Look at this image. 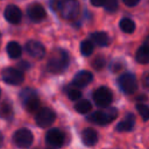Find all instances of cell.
<instances>
[{
    "label": "cell",
    "instance_id": "cell-1",
    "mask_svg": "<svg viewBox=\"0 0 149 149\" xmlns=\"http://www.w3.org/2000/svg\"><path fill=\"white\" fill-rule=\"evenodd\" d=\"M69 63H70V58L68 52L63 49H58L50 56L47 63V69L51 73H62L66 70Z\"/></svg>",
    "mask_w": 149,
    "mask_h": 149
},
{
    "label": "cell",
    "instance_id": "cell-2",
    "mask_svg": "<svg viewBox=\"0 0 149 149\" xmlns=\"http://www.w3.org/2000/svg\"><path fill=\"white\" fill-rule=\"evenodd\" d=\"M118 116V109L114 108V107H104V109L101 111H97L94 113H92L90 116H88V120L93 123H97V125H107V123H111L113 120H115Z\"/></svg>",
    "mask_w": 149,
    "mask_h": 149
},
{
    "label": "cell",
    "instance_id": "cell-3",
    "mask_svg": "<svg viewBox=\"0 0 149 149\" xmlns=\"http://www.w3.org/2000/svg\"><path fill=\"white\" fill-rule=\"evenodd\" d=\"M58 12L65 20H74L79 16L80 5L78 0H61Z\"/></svg>",
    "mask_w": 149,
    "mask_h": 149
},
{
    "label": "cell",
    "instance_id": "cell-4",
    "mask_svg": "<svg viewBox=\"0 0 149 149\" xmlns=\"http://www.w3.org/2000/svg\"><path fill=\"white\" fill-rule=\"evenodd\" d=\"M33 133L27 128H20L13 134V142L19 148H28L33 144Z\"/></svg>",
    "mask_w": 149,
    "mask_h": 149
},
{
    "label": "cell",
    "instance_id": "cell-5",
    "mask_svg": "<svg viewBox=\"0 0 149 149\" xmlns=\"http://www.w3.org/2000/svg\"><path fill=\"white\" fill-rule=\"evenodd\" d=\"M118 84L121 88V91L126 94H133L136 88H137V80L136 77L133 73H123L122 76L119 77L118 79Z\"/></svg>",
    "mask_w": 149,
    "mask_h": 149
},
{
    "label": "cell",
    "instance_id": "cell-6",
    "mask_svg": "<svg viewBox=\"0 0 149 149\" xmlns=\"http://www.w3.org/2000/svg\"><path fill=\"white\" fill-rule=\"evenodd\" d=\"M93 100L98 107H107L113 101V93L108 87L101 86L94 91Z\"/></svg>",
    "mask_w": 149,
    "mask_h": 149
},
{
    "label": "cell",
    "instance_id": "cell-7",
    "mask_svg": "<svg viewBox=\"0 0 149 149\" xmlns=\"http://www.w3.org/2000/svg\"><path fill=\"white\" fill-rule=\"evenodd\" d=\"M56 119V114L55 112L49 108V107H42L37 111V114L35 116V121L37 123L38 127H48V126H51L54 123Z\"/></svg>",
    "mask_w": 149,
    "mask_h": 149
},
{
    "label": "cell",
    "instance_id": "cell-8",
    "mask_svg": "<svg viewBox=\"0 0 149 149\" xmlns=\"http://www.w3.org/2000/svg\"><path fill=\"white\" fill-rule=\"evenodd\" d=\"M2 80L9 85H20L24 80L23 72L15 68H7L2 71Z\"/></svg>",
    "mask_w": 149,
    "mask_h": 149
},
{
    "label": "cell",
    "instance_id": "cell-9",
    "mask_svg": "<svg viewBox=\"0 0 149 149\" xmlns=\"http://www.w3.org/2000/svg\"><path fill=\"white\" fill-rule=\"evenodd\" d=\"M45 141L48 144H50L51 147L55 148H61L64 144L65 141V136L63 134V132H61L57 128H51L47 135H45Z\"/></svg>",
    "mask_w": 149,
    "mask_h": 149
},
{
    "label": "cell",
    "instance_id": "cell-10",
    "mask_svg": "<svg viewBox=\"0 0 149 149\" xmlns=\"http://www.w3.org/2000/svg\"><path fill=\"white\" fill-rule=\"evenodd\" d=\"M26 51L30 57L36 58V59H41L45 55V48L38 41H29V42H27Z\"/></svg>",
    "mask_w": 149,
    "mask_h": 149
},
{
    "label": "cell",
    "instance_id": "cell-11",
    "mask_svg": "<svg viewBox=\"0 0 149 149\" xmlns=\"http://www.w3.org/2000/svg\"><path fill=\"white\" fill-rule=\"evenodd\" d=\"M27 14H28V17L33 22H41L45 17V9L43 8L42 5L35 2V3H31L28 6Z\"/></svg>",
    "mask_w": 149,
    "mask_h": 149
},
{
    "label": "cell",
    "instance_id": "cell-12",
    "mask_svg": "<svg viewBox=\"0 0 149 149\" xmlns=\"http://www.w3.org/2000/svg\"><path fill=\"white\" fill-rule=\"evenodd\" d=\"M3 15H5V19L9 22V23H13V24H17L20 23L21 19H22V12L21 9L15 6V5H8L3 12Z\"/></svg>",
    "mask_w": 149,
    "mask_h": 149
},
{
    "label": "cell",
    "instance_id": "cell-13",
    "mask_svg": "<svg viewBox=\"0 0 149 149\" xmlns=\"http://www.w3.org/2000/svg\"><path fill=\"white\" fill-rule=\"evenodd\" d=\"M93 79V74L87 71V70H83V71H79L74 77H73V80H72V85L78 87V88H81L86 85H88Z\"/></svg>",
    "mask_w": 149,
    "mask_h": 149
},
{
    "label": "cell",
    "instance_id": "cell-14",
    "mask_svg": "<svg viewBox=\"0 0 149 149\" xmlns=\"http://www.w3.org/2000/svg\"><path fill=\"white\" fill-rule=\"evenodd\" d=\"M81 141L85 146H94L98 142V133L93 128H85L81 132Z\"/></svg>",
    "mask_w": 149,
    "mask_h": 149
},
{
    "label": "cell",
    "instance_id": "cell-15",
    "mask_svg": "<svg viewBox=\"0 0 149 149\" xmlns=\"http://www.w3.org/2000/svg\"><path fill=\"white\" fill-rule=\"evenodd\" d=\"M135 126V116L132 113H128L122 121L116 125L118 132H130Z\"/></svg>",
    "mask_w": 149,
    "mask_h": 149
},
{
    "label": "cell",
    "instance_id": "cell-16",
    "mask_svg": "<svg viewBox=\"0 0 149 149\" xmlns=\"http://www.w3.org/2000/svg\"><path fill=\"white\" fill-rule=\"evenodd\" d=\"M91 40L93 43H95L99 47H106L109 42V38H108V35L104 31H94L91 34Z\"/></svg>",
    "mask_w": 149,
    "mask_h": 149
},
{
    "label": "cell",
    "instance_id": "cell-17",
    "mask_svg": "<svg viewBox=\"0 0 149 149\" xmlns=\"http://www.w3.org/2000/svg\"><path fill=\"white\" fill-rule=\"evenodd\" d=\"M6 49H7L8 56L10 58H13V59H16V58H19L22 55V47L17 42H14V41L9 42L7 44V48Z\"/></svg>",
    "mask_w": 149,
    "mask_h": 149
},
{
    "label": "cell",
    "instance_id": "cell-18",
    "mask_svg": "<svg viewBox=\"0 0 149 149\" xmlns=\"http://www.w3.org/2000/svg\"><path fill=\"white\" fill-rule=\"evenodd\" d=\"M135 58L141 64H148L149 63V48L144 44L140 47L135 54Z\"/></svg>",
    "mask_w": 149,
    "mask_h": 149
},
{
    "label": "cell",
    "instance_id": "cell-19",
    "mask_svg": "<svg viewBox=\"0 0 149 149\" xmlns=\"http://www.w3.org/2000/svg\"><path fill=\"white\" fill-rule=\"evenodd\" d=\"M23 105L26 106V108H27V111H28L29 113H35V112H37V111L40 109V107H41V101H40V99H38L37 95H34V97L29 98Z\"/></svg>",
    "mask_w": 149,
    "mask_h": 149
},
{
    "label": "cell",
    "instance_id": "cell-20",
    "mask_svg": "<svg viewBox=\"0 0 149 149\" xmlns=\"http://www.w3.org/2000/svg\"><path fill=\"white\" fill-rule=\"evenodd\" d=\"M14 114V111H13V106L9 101H3L1 105H0V116L3 118V119H12Z\"/></svg>",
    "mask_w": 149,
    "mask_h": 149
},
{
    "label": "cell",
    "instance_id": "cell-21",
    "mask_svg": "<svg viewBox=\"0 0 149 149\" xmlns=\"http://www.w3.org/2000/svg\"><path fill=\"white\" fill-rule=\"evenodd\" d=\"M120 29L123 33L132 34L135 30V22L129 17H125V19H122L120 21Z\"/></svg>",
    "mask_w": 149,
    "mask_h": 149
},
{
    "label": "cell",
    "instance_id": "cell-22",
    "mask_svg": "<svg viewBox=\"0 0 149 149\" xmlns=\"http://www.w3.org/2000/svg\"><path fill=\"white\" fill-rule=\"evenodd\" d=\"M93 49H94L93 42L90 41V40H84L80 43V52L84 56H90L93 52Z\"/></svg>",
    "mask_w": 149,
    "mask_h": 149
},
{
    "label": "cell",
    "instance_id": "cell-23",
    "mask_svg": "<svg viewBox=\"0 0 149 149\" xmlns=\"http://www.w3.org/2000/svg\"><path fill=\"white\" fill-rule=\"evenodd\" d=\"M74 107H76V111L77 112H79L81 114H86L91 109V104L86 99H79Z\"/></svg>",
    "mask_w": 149,
    "mask_h": 149
},
{
    "label": "cell",
    "instance_id": "cell-24",
    "mask_svg": "<svg viewBox=\"0 0 149 149\" xmlns=\"http://www.w3.org/2000/svg\"><path fill=\"white\" fill-rule=\"evenodd\" d=\"M65 92L68 94V97L71 99V100H79L81 98V92L78 87L76 86H70V87H66L65 88Z\"/></svg>",
    "mask_w": 149,
    "mask_h": 149
},
{
    "label": "cell",
    "instance_id": "cell-25",
    "mask_svg": "<svg viewBox=\"0 0 149 149\" xmlns=\"http://www.w3.org/2000/svg\"><path fill=\"white\" fill-rule=\"evenodd\" d=\"M34 95H37V93H36V91H35V90H33V88H30V87L24 88V90L20 93L21 102H22V104H24L29 98H31V97H34Z\"/></svg>",
    "mask_w": 149,
    "mask_h": 149
},
{
    "label": "cell",
    "instance_id": "cell-26",
    "mask_svg": "<svg viewBox=\"0 0 149 149\" xmlns=\"http://www.w3.org/2000/svg\"><path fill=\"white\" fill-rule=\"evenodd\" d=\"M136 108H137V112L140 113V115L142 116L143 120H149V105L137 104Z\"/></svg>",
    "mask_w": 149,
    "mask_h": 149
},
{
    "label": "cell",
    "instance_id": "cell-27",
    "mask_svg": "<svg viewBox=\"0 0 149 149\" xmlns=\"http://www.w3.org/2000/svg\"><path fill=\"white\" fill-rule=\"evenodd\" d=\"M106 65V59L102 57V56H97L93 61H92V66L95 69V70H101L104 69Z\"/></svg>",
    "mask_w": 149,
    "mask_h": 149
},
{
    "label": "cell",
    "instance_id": "cell-28",
    "mask_svg": "<svg viewBox=\"0 0 149 149\" xmlns=\"http://www.w3.org/2000/svg\"><path fill=\"white\" fill-rule=\"evenodd\" d=\"M105 9L109 13H113L118 9V0H106L104 5Z\"/></svg>",
    "mask_w": 149,
    "mask_h": 149
},
{
    "label": "cell",
    "instance_id": "cell-29",
    "mask_svg": "<svg viewBox=\"0 0 149 149\" xmlns=\"http://www.w3.org/2000/svg\"><path fill=\"white\" fill-rule=\"evenodd\" d=\"M109 68H111V70H112L113 72H118V71L122 70L123 64H122L121 61H114V62H112V64L109 65Z\"/></svg>",
    "mask_w": 149,
    "mask_h": 149
},
{
    "label": "cell",
    "instance_id": "cell-30",
    "mask_svg": "<svg viewBox=\"0 0 149 149\" xmlns=\"http://www.w3.org/2000/svg\"><path fill=\"white\" fill-rule=\"evenodd\" d=\"M29 68H30V64L27 62V61H22V62H19V64H17V69L19 70H29Z\"/></svg>",
    "mask_w": 149,
    "mask_h": 149
},
{
    "label": "cell",
    "instance_id": "cell-31",
    "mask_svg": "<svg viewBox=\"0 0 149 149\" xmlns=\"http://www.w3.org/2000/svg\"><path fill=\"white\" fill-rule=\"evenodd\" d=\"M123 1V3L126 5V6H128V7H134V6H136L139 2H140V0H122Z\"/></svg>",
    "mask_w": 149,
    "mask_h": 149
},
{
    "label": "cell",
    "instance_id": "cell-32",
    "mask_svg": "<svg viewBox=\"0 0 149 149\" xmlns=\"http://www.w3.org/2000/svg\"><path fill=\"white\" fill-rule=\"evenodd\" d=\"M105 1L106 0H91V5L94 7H101L105 5Z\"/></svg>",
    "mask_w": 149,
    "mask_h": 149
},
{
    "label": "cell",
    "instance_id": "cell-33",
    "mask_svg": "<svg viewBox=\"0 0 149 149\" xmlns=\"http://www.w3.org/2000/svg\"><path fill=\"white\" fill-rule=\"evenodd\" d=\"M59 2H61V0H51V1H50V6L52 7L54 10H58Z\"/></svg>",
    "mask_w": 149,
    "mask_h": 149
},
{
    "label": "cell",
    "instance_id": "cell-34",
    "mask_svg": "<svg viewBox=\"0 0 149 149\" xmlns=\"http://www.w3.org/2000/svg\"><path fill=\"white\" fill-rule=\"evenodd\" d=\"M143 85H144L147 88H149V73H147V74L143 77Z\"/></svg>",
    "mask_w": 149,
    "mask_h": 149
},
{
    "label": "cell",
    "instance_id": "cell-35",
    "mask_svg": "<svg viewBox=\"0 0 149 149\" xmlns=\"http://www.w3.org/2000/svg\"><path fill=\"white\" fill-rule=\"evenodd\" d=\"M144 45H147L148 48H149V35L147 36V38L144 40Z\"/></svg>",
    "mask_w": 149,
    "mask_h": 149
},
{
    "label": "cell",
    "instance_id": "cell-36",
    "mask_svg": "<svg viewBox=\"0 0 149 149\" xmlns=\"http://www.w3.org/2000/svg\"><path fill=\"white\" fill-rule=\"evenodd\" d=\"M2 143H3V136H2V134H1V132H0V147L2 146Z\"/></svg>",
    "mask_w": 149,
    "mask_h": 149
},
{
    "label": "cell",
    "instance_id": "cell-37",
    "mask_svg": "<svg viewBox=\"0 0 149 149\" xmlns=\"http://www.w3.org/2000/svg\"><path fill=\"white\" fill-rule=\"evenodd\" d=\"M0 95H1V90H0Z\"/></svg>",
    "mask_w": 149,
    "mask_h": 149
}]
</instances>
